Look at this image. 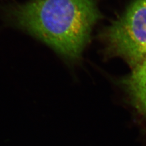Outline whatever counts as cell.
I'll return each instance as SVG.
<instances>
[{
    "label": "cell",
    "instance_id": "cell-1",
    "mask_svg": "<svg viewBox=\"0 0 146 146\" xmlns=\"http://www.w3.org/2000/svg\"><path fill=\"white\" fill-rule=\"evenodd\" d=\"M12 15L23 29L72 59L81 55L100 17L94 0H31Z\"/></svg>",
    "mask_w": 146,
    "mask_h": 146
},
{
    "label": "cell",
    "instance_id": "cell-2",
    "mask_svg": "<svg viewBox=\"0 0 146 146\" xmlns=\"http://www.w3.org/2000/svg\"><path fill=\"white\" fill-rule=\"evenodd\" d=\"M114 54L134 67L146 57V0H135L106 34Z\"/></svg>",
    "mask_w": 146,
    "mask_h": 146
},
{
    "label": "cell",
    "instance_id": "cell-3",
    "mask_svg": "<svg viewBox=\"0 0 146 146\" xmlns=\"http://www.w3.org/2000/svg\"><path fill=\"white\" fill-rule=\"evenodd\" d=\"M124 84L135 106L146 119V57L133 68Z\"/></svg>",
    "mask_w": 146,
    "mask_h": 146
}]
</instances>
